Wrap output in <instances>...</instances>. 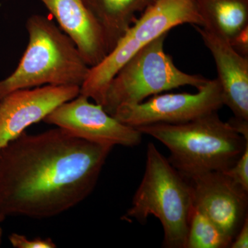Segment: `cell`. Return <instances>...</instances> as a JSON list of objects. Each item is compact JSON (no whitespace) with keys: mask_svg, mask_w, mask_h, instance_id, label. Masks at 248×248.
Segmentation results:
<instances>
[{"mask_svg":"<svg viewBox=\"0 0 248 248\" xmlns=\"http://www.w3.org/2000/svg\"><path fill=\"white\" fill-rule=\"evenodd\" d=\"M113 146L63 129L25 131L0 149V220L58 216L86 200Z\"/></svg>","mask_w":248,"mask_h":248,"instance_id":"6da1fadb","label":"cell"},{"mask_svg":"<svg viewBox=\"0 0 248 248\" xmlns=\"http://www.w3.org/2000/svg\"><path fill=\"white\" fill-rule=\"evenodd\" d=\"M217 112L186 123L150 124L136 129L162 143L170 153V163L190 180L205 173L228 170L248 144Z\"/></svg>","mask_w":248,"mask_h":248,"instance_id":"7a4b0ae2","label":"cell"},{"mask_svg":"<svg viewBox=\"0 0 248 248\" xmlns=\"http://www.w3.org/2000/svg\"><path fill=\"white\" fill-rule=\"evenodd\" d=\"M26 28L27 48L16 69L0 80V100L17 90L46 85L81 87L91 67L71 37L42 15L29 17Z\"/></svg>","mask_w":248,"mask_h":248,"instance_id":"3957f363","label":"cell"},{"mask_svg":"<svg viewBox=\"0 0 248 248\" xmlns=\"http://www.w3.org/2000/svg\"><path fill=\"white\" fill-rule=\"evenodd\" d=\"M192 208L190 182L154 143H148L144 174L125 217L141 224L150 216L156 217L164 230L163 246L186 248Z\"/></svg>","mask_w":248,"mask_h":248,"instance_id":"277c9868","label":"cell"},{"mask_svg":"<svg viewBox=\"0 0 248 248\" xmlns=\"http://www.w3.org/2000/svg\"><path fill=\"white\" fill-rule=\"evenodd\" d=\"M190 24L203 27L195 0H156L141 14L114 48L91 67L80 94L103 107L111 80L134 55L173 28Z\"/></svg>","mask_w":248,"mask_h":248,"instance_id":"5b68a950","label":"cell"},{"mask_svg":"<svg viewBox=\"0 0 248 248\" xmlns=\"http://www.w3.org/2000/svg\"><path fill=\"white\" fill-rule=\"evenodd\" d=\"M168 34L160 36L138 53L111 80L103 108L110 115L120 106L135 104L147 98L190 86L197 90L208 82L200 75H190L179 70L172 58L165 52Z\"/></svg>","mask_w":248,"mask_h":248,"instance_id":"8992f818","label":"cell"},{"mask_svg":"<svg viewBox=\"0 0 248 248\" xmlns=\"http://www.w3.org/2000/svg\"><path fill=\"white\" fill-rule=\"evenodd\" d=\"M196 93H160L148 100L117 108L113 117L133 128L154 124L186 123L218 111L223 105L221 86L208 79Z\"/></svg>","mask_w":248,"mask_h":248,"instance_id":"52a82bcc","label":"cell"},{"mask_svg":"<svg viewBox=\"0 0 248 248\" xmlns=\"http://www.w3.org/2000/svg\"><path fill=\"white\" fill-rule=\"evenodd\" d=\"M89 99L79 94L59 106L43 121L76 138L99 144L135 147L141 143L143 135L138 129L120 122L102 105Z\"/></svg>","mask_w":248,"mask_h":248,"instance_id":"ba28073f","label":"cell"},{"mask_svg":"<svg viewBox=\"0 0 248 248\" xmlns=\"http://www.w3.org/2000/svg\"><path fill=\"white\" fill-rule=\"evenodd\" d=\"M79 94V86L46 85L17 90L5 96L0 100V149Z\"/></svg>","mask_w":248,"mask_h":248,"instance_id":"9c48e42d","label":"cell"},{"mask_svg":"<svg viewBox=\"0 0 248 248\" xmlns=\"http://www.w3.org/2000/svg\"><path fill=\"white\" fill-rule=\"evenodd\" d=\"M192 203L234 239L248 217V192L223 172H210L188 180Z\"/></svg>","mask_w":248,"mask_h":248,"instance_id":"30bf717a","label":"cell"},{"mask_svg":"<svg viewBox=\"0 0 248 248\" xmlns=\"http://www.w3.org/2000/svg\"><path fill=\"white\" fill-rule=\"evenodd\" d=\"M195 28L215 60L224 105L235 117L248 120V58L236 53L226 39L205 28Z\"/></svg>","mask_w":248,"mask_h":248,"instance_id":"8fae6325","label":"cell"},{"mask_svg":"<svg viewBox=\"0 0 248 248\" xmlns=\"http://www.w3.org/2000/svg\"><path fill=\"white\" fill-rule=\"evenodd\" d=\"M75 42L85 62L96 66L108 52L102 29L84 0H39Z\"/></svg>","mask_w":248,"mask_h":248,"instance_id":"7c38bea8","label":"cell"},{"mask_svg":"<svg viewBox=\"0 0 248 248\" xmlns=\"http://www.w3.org/2000/svg\"><path fill=\"white\" fill-rule=\"evenodd\" d=\"M155 1L84 0V2L102 29L110 53L137 20V14L144 12Z\"/></svg>","mask_w":248,"mask_h":248,"instance_id":"4fadbf2b","label":"cell"},{"mask_svg":"<svg viewBox=\"0 0 248 248\" xmlns=\"http://www.w3.org/2000/svg\"><path fill=\"white\" fill-rule=\"evenodd\" d=\"M205 29L230 41L248 26V0H195Z\"/></svg>","mask_w":248,"mask_h":248,"instance_id":"5bb4252c","label":"cell"},{"mask_svg":"<svg viewBox=\"0 0 248 248\" xmlns=\"http://www.w3.org/2000/svg\"><path fill=\"white\" fill-rule=\"evenodd\" d=\"M232 240L192 203L186 248H230Z\"/></svg>","mask_w":248,"mask_h":248,"instance_id":"9a60e30c","label":"cell"},{"mask_svg":"<svg viewBox=\"0 0 248 248\" xmlns=\"http://www.w3.org/2000/svg\"><path fill=\"white\" fill-rule=\"evenodd\" d=\"M223 172L248 192V144L234 166Z\"/></svg>","mask_w":248,"mask_h":248,"instance_id":"2e32d148","label":"cell"},{"mask_svg":"<svg viewBox=\"0 0 248 248\" xmlns=\"http://www.w3.org/2000/svg\"><path fill=\"white\" fill-rule=\"evenodd\" d=\"M9 241L16 248H55L56 244L50 238L43 239L37 237L28 239L24 235L12 233L9 236Z\"/></svg>","mask_w":248,"mask_h":248,"instance_id":"e0dca14e","label":"cell"},{"mask_svg":"<svg viewBox=\"0 0 248 248\" xmlns=\"http://www.w3.org/2000/svg\"><path fill=\"white\" fill-rule=\"evenodd\" d=\"M228 42L236 53L248 58V26Z\"/></svg>","mask_w":248,"mask_h":248,"instance_id":"ac0fdd59","label":"cell"},{"mask_svg":"<svg viewBox=\"0 0 248 248\" xmlns=\"http://www.w3.org/2000/svg\"><path fill=\"white\" fill-rule=\"evenodd\" d=\"M231 248H248V217L246 218L242 226L241 227L237 234L232 241Z\"/></svg>","mask_w":248,"mask_h":248,"instance_id":"d6986e66","label":"cell"},{"mask_svg":"<svg viewBox=\"0 0 248 248\" xmlns=\"http://www.w3.org/2000/svg\"><path fill=\"white\" fill-rule=\"evenodd\" d=\"M228 122L238 133L248 140V120L234 117Z\"/></svg>","mask_w":248,"mask_h":248,"instance_id":"ffe728a7","label":"cell"},{"mask_svg":"<svg viewBox=\"0 0 248 248\" xmlns=\"http://www.w3.org/2000/svg\"><path fill=\"white\" fill-rule=\"evenodd\" d=\"M1 222L2 221L0 220V246H1V241H2V229H1Z\"/></svg>","mask_w":248,"mask_h":248,"instance_id":"44dd1931","label":"cell"}]
</instances>
